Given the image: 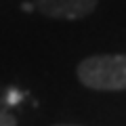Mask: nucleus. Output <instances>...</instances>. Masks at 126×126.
I'll use <instances>...</instances> for the list:
<instances>
[{"label":"nucleus","mask_w":126,"mask_h":126,"mask_svg":"<svg viewBox=\"0 0 126 126\" xmlns=\"http://www.w3.org/2000/svg\"><path fill=\"white\" fill-rule=\"evenodd\" d=\"M78 78L93 90L126 88V55H94L78 65Z\"/></svg>","instance_id":"1"},{"label":"nucleus","mask_w":126,"mask_h":126,"mask_svg":"<svg viewBox=\"0 0 126 126\" xmlns=\"http://www.w3.org/2000/svg\"><path fill=\"white\" fill-rule=\"evenodd\" d=\"M99 0H34V9L50 19H84Z\"/></svg>","instance_id":"2"},{"label":"nucleus","mask_w":126,"mask_h":126,"mask_svg":"<svg viewBox=\"0 0 126 126\" xmlns=\"http://www.w3.org/2000/svg\"><path fill=\"white\" fill-rule=\"evenodd\" d=\"M0 126H17V120H15L13 113L0 109Z\"/></svg>","instance_id":"3"},{"label":"nucleus","mask_w":126,"mask_h":126,"mask_svg":"<svg viewBox=\"0 0 126 126\" xmlns=\"http://www.w3.org/2000/svg\"><path fill=\"white\" fill-rule=\"evenodd\" d=\"M59 126H74V124H59Z\"/></svg>","instance_id":"4"}]
</instances>
